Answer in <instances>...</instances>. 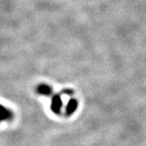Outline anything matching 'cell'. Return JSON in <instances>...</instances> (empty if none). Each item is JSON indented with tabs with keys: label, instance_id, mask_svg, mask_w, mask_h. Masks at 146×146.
<instances>
[{
	"label": "cell",
	"instance_id": "3957f363",
	"mask_svg": "<svg viewBox=\"0 0 146 146\" xmlns=\"http://www.w3.org/2000/svg\"><path fill=\"white\" fill-rule=\"evenodd\" d=\"M13 117V112L7 109L5 107L0 105V121H6V120H12Z\"/></svg>",
	"mask_w": 146,
	"mask_h": 146
},
{
	"label": "cell",
	"instance_id": "6da1fadb",
	"mask_svg": "<svg viewBox=\"0 0 146 146\" xmlns=\"http://www.w3.org/2000/svg\"><path fill=\"white\" fill-rule=\"evenodd\" d=\"M62 107V100L61 96L59 94L53 95L51 100V105H50L51 111L56 114H58L61 113Z\"/></svg>",
	"mask_w": 146,
	"mask_h": 146
},
{
	"label": "cell",
	"instance_id": "7a4b0ae2",
	"mask_svg": "<svg viewBox=\"0 0 146 146\" xmlns=\"http://www.w3.org/2000/svg\"><path fill=\"white\" fill-rule=\"evenodd\" d=\"M78 100L76 99H70L67 105H66V108H65V114L67 116H70L71 114H73L77 108H78Z\"/></svg>",
	"mask_w": 146,
	"mask_h": 146
},
{
	"label": "cell",
	"instance_id": "277c9868",
	"mask_svg": "<svg viewBox=\"0 0 146 146\" xmlns=\"http://www.w3.org/2000/svg\"><path fill=\"white\" fill-rule=\"evenodd\" d=\"M36 92L40 95H45V96H48L50 95L53 90H52V87H50L47 84H40L37 86L36 88Z\"/></svg>",
	"mask_w": 146,
	"mask_h": 146
}]
</instances>
